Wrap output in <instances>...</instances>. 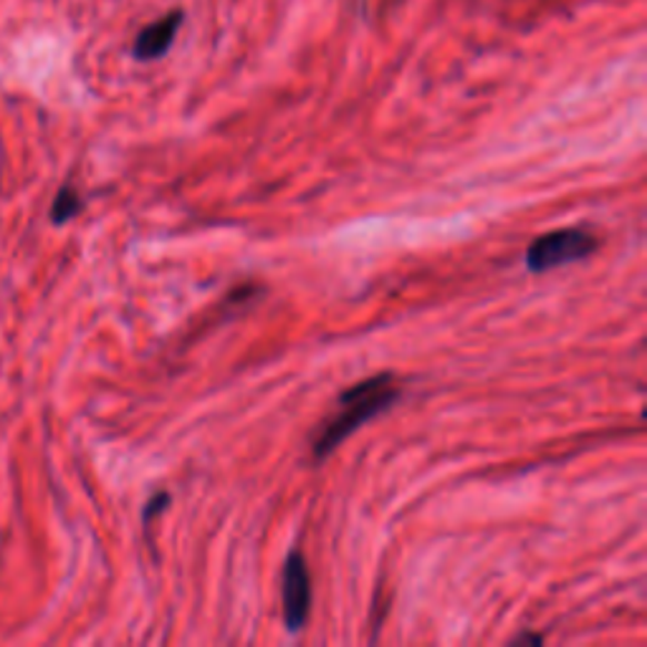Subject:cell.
<instances>
[{"instance_id": "1", "label": "cell", "mask_w": 647, "mask_h": 647, "mask_svg": "<svg viewBox=\"0 0 647 647\" xmlns=\"http://www.w3.org/2000/svg\"><path fill=\"white\" fill-rule=\"evenodd\" d=\"M400 398V388L392 374H378V378L354 384L340 395V412L322 428L314 440V458L322 461L332 450L350 438L354 430L367 423L382 410H388Z\"/></svg>"}, {"instance_id": "2", "label": "cell", "mask_w": 647, "mask_h": 647, "mask_svg": "<svg viewBox=\"0 0 647 647\" xmlns=\"http://www.w3.org/2000/svg\"><path fill=\"white\" fill-rule=\"evenodd\" d=\"M595 251H597V238L585 228L555 231L531 243V248L527 253V266L533 271V274H541V271H549V268L571 264V261L592 256Z\"/></svg>"}, {"instance_id": "3", "label": "cell", "mask_w": 647, "mask_h": 647, "mask_svg": "<svg viewBox=\"0 0 647 647\" xmlns=\"http://www.w3.org/2000/svg\"><path fill=\"white\" fill-rule=\"evenodd\" d=\"M284 620L291 633H298L308 620L312 609V577H308L306 559L298 551H291L284 565Z\"/></svg>"}, {"instance_id": "4", "label": "cell", "mask_w": 647, "mask_h": 647, "mask_svg": "<svg viewBox=\"0 0 647 647\" xmlns=\"http://www.w3.org/2000/svg\"><path fill=\"white\" fill-rule=\"evenodd\" d=\"M185 23V11L183 8H175V11L165 13L157 21L147 23L143 31L135 36L133 43V56L137 61H157L173 49V43L180 33V26Z\"/></svg>"}, {"instance_id": "5", "label": "cell", "mask_w": 647, "mask_h": 647, "mask_svg": "<svg viewBox=\"0 0 647 647\" xmlns=\"http://www.w3.org/2000/svg\"><path fill=\"white\" fill-rule=\"evenodd\" d=\"M84 203H81V195L77 193V187L71 185H63L59 193H56L53 205H51V223L53 225H63L71 218H77L81 213Z\"/></svg>"}, {"instance_id": "6", "label": "cell", "mask_w": 647, "mask_h": 647, "mask_svg": "<svg viewBox=\"0 0 647 647\" xmlns=\"http://www.w3.org/2000/svg\"><path fill=\"white\" fill-rule=\"evenodd\" d=\"M167 501H170V496H167V493H157L155 499L147 503V509H145V523L153 521V516H155V513H159V511H163Z\"/></svg>"}]
</instances>
